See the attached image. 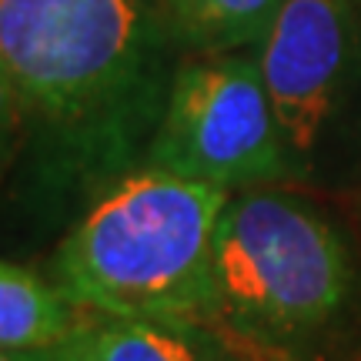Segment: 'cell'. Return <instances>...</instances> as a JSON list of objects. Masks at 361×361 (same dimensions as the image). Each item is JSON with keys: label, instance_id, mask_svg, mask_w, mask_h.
Listing matches in <instances>:
<instances>
[{"label": "cell", "instance_id": "obj_10", "mask_svg": "<svg viewBox=\"0 0 361 361\" xmlns=\"http://www.w3.org/2000/svg\"><path fill=\"white\" fill-rule=\"evenodd\" d=\"M0 361H61V348H37V351H0Z\"/></svg>", "mask_w": 361, "mask_h": 361}, {"label": "cell", "instance_id": "obj_3", "mask_svg": "<svg viewBox=\"0 0 361 361\" xmlns=\"http://www.w3.org/2000/svg\"><path fill=\"white\" fill-rule=\"evenodd\" d=\"M234 191L161 168L94 197L51 258V278L104 318L204 322L221 211Z\"/></svg>", "mask_w": 361, "mask_h": 361}, {"label": "cell", "instance_id": "obj_8", "mask_svg": "<svg viewBox=\"0 0 361 361\" xmlns=\"http://www.w3.org/2000/svg\"><path fill=\"white\" fill-rule=\"evenodd\" d=\"M180 47L231 54L268 37L288 0H161Z\"/></svg>", "mask_w": 361, "mask_h": 361}, {"label": "cell", "instance_id": "obj_7", "mask_svg": "<svg viewBox=\"0 0 361 361\" xmlns=\"http://www.w3.org/2000/svg\"><path fill=\"white\" fill-rule=\"evenodd\" d=\"M94 318L51 274L0 258V351L61 348Z\"/></svg>", "mask_w": 361, "mask_h": 361}, {"label": "cell", "instance_id": "obj_9", "mask_svg": "<svg viewBox=\"0 0 361 361\" xmlns=\"http://www.w3.org/2000/svg\"><path fill=\"white\" fill-rule=\"evenodd\" d=\"M20 151H24V107L0 57V180L20 164Z\"/></svg>", "mask_w": 361, "mask_h": 361}, {"label": "cell", "instance_id": "obj_4", "mask_svg": "<svg viewBox=\"0 0 361 361\" xmlns=\"http://www.w3.org/2000/svg\"><path fill=\"white\" fill-rule=\"evenodd\" d=\"M141 164L224 191L301 178L281 137L258 57L197 54L180 61Z\"/></svg>", "mask_w": 361, "mask_h": 361}, {"label": "cell", "instance_id": "obj_5", "mask_svg": "<svg viewBox=\"0 0 361 361\" xmlns=\"http://www.w3.org/2000/svg\"><path fill=\"white\" fill-rule=\"evenodd\" d=\"M351 47L355 24L348 0H288L268 37L258 44L261 78L301 174L311 168V157L338 111Z\"/></svg>", "mask_w": 361, "mask_h": 361}, {"label": "cell", "instance_id": "obj_6", "mask_svg": "<svg viewBox=\"0 0 361 361\" xmlns=\"http://www.w3.org/2000/svg\"><path fill=\"white\" fill-rule=\"evenodd\" d=\"M61 361H261L204 322L104 318L61 345Z\"/></svg>", "mask_w": 361, "mask_h": 361}, {"label": "cell", "instance_id": "obj_1", "mask_svg": "<svg viewBox=\"0 0 361 361\" xmlns=\"http://www.w3.org/2000/svg\"><path fill=\"white\" fill-rule=\"evenodd\" d=\"M180 40L161 0H0V57L24 107L27 194L101 197L141 168Z\"/></svg>", "mask_w": 361, "mask_h": 361}, {"label": "cell", "instance_id": "obj_2", "mask_svg": "<svg viewBox=\"0 0 361 361\" xmlns=\"http://www.w3.org/2000/svg\"><path fill=\"white\" fill-rule=\"evenodd\" d=\"M355 264L331 221L278 188L221 211L204 324L261 361H318L348 322Z\"/></svg>", "mask_w": 361, "mask_h": 361}]
</instances>
